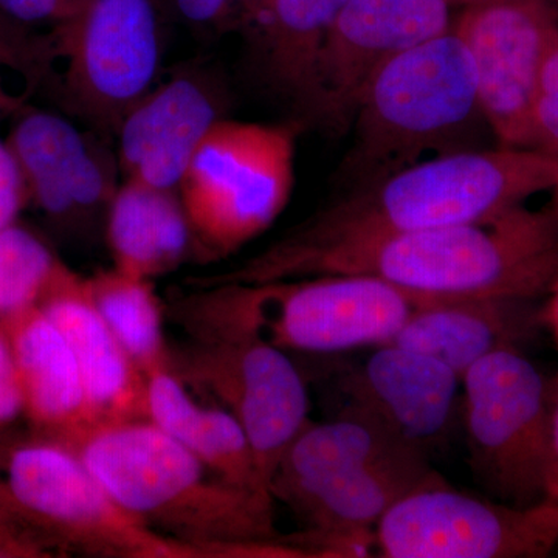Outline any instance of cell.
Wrapping results in <instances>:
<instances>
[{"instance_id": "20", "label": "cell", "mask_w": 558, "mask_h": 558, "mask_svg": "<svg viewBox=\"0 0 558 558\" xmlns=\"http://www.w3.org/2000/svg\"><path fill=\"white\" fill-rule=\"evenodd\" d=\"M403 447L414 446L376 417L348 405L332 421H310L301 429L279 459L270 481L271 495L295 512L332 481Z\"/></svg>"}, {"instance_id": "5", "label": "cell", "mask_w": 558, "mask_h": 558, "mask_svg": "<svg viewBox=\"0 0 558 558\" xmlns=\"http://www.w3.org/2000/svg\"><path fill=\"white\" fill-rule=\"evenodd\" d=\"M484 121L475 70L454 32L400 51L379 70L355 110L354 143L343 171L360 185L416 163L427 150L472 149Z\"/></svg>"}, {"instance_id": "13", "label": "cell", "mask_w": 558, "mask_h": 558, "mask_svg": "<svg viewBox=\"0 0 558 558\" xmlns=\"http://www.w3.org/2000/svg\"><path fill=\"white\" fill-rule=\"evenodd\" d=\"M451 9L447 0H349L318 51L304 117L344 131L374 75L400 51L449 31Z\"/></svg>"}, {"instance_id": "37", "label": "cell", "mask_w": 558, "mask_h": 558, "mask_svg": "<svg viewBox=\"0 0 558 558\" xmlns=\"http://www.w3.org/2000/svg\"><path fill=\"white\" fill-rule=\"evenodd\" d=\"M546 2L550 3L554 9L558 10V0H546Z\"/></svg>"}, {"instance_id": "1", "label": "cell", "mask_w": 558, "mask_h": 558, "mask_svg": "<svg viewBox=\"0 0 558 558\" xmlns=\"http://www.w3.org/2000/svg\"><path fill=\"white\" fill-rule=\"evenodd\" d=\"M365 275L435 299H524L558 278V219L524 205L488 222L381 234L289 255H258L196 286Z\"/></svg>"}, {"instance_id": "3", "label": "cell", "mask_w": 558, "mask_h": 558, "mask_svg": "<svg viewBox=\"0 0 558 558\" xmlns=\"http://www.w3.org/2000/svg\"><path fill=\"white\" fill-rule=\"evenodd\" d=\"M558 185V156L462 149L416 161L329 205L263 250L289 255L381 234L488 222Z\"/></svg>"}, {"instance_id": "23", "label": "cell", "mask_w": 558, "mask_h": 558, "mask_svg": "<svg viewBox=\"0 0 558 558\" xmlns=\"http://www.w3.org/2000/svg\"><path fill=\"white\" fill-rule=\"evenodd\" d=\"M113 269L143 279L163 277L191 255V233L179 191L121 179L106 215Z\"/></svg>"}, {"instance_id": "7", "label": "cell", "mask_w": 558, "mask_h": 558, "mask_svg": "<svg viewBox=\"0 0 558 558\" xmlns=\"http://www.w3.org/2000/svg\"><path fill=\"white\" fill-rule=\"evenodd\" d=\"M0 487L13 512L54 550L106 558L201 557L121 508L60 439L46 436L16 447Z\"/></svg>"}, {"instance_id": "11", "label": "cell", "mask_w": 558, "mask_h": 558, "mask_svg": "<svg viewBox=\"0 0 558 558\" xmlns=\"http://www.w3.org/2000/svg\"><path fill=\"white\" fill-rule=\"evenodd\" d=\"M194 341L172 359V369L238 418L270 488L279 459L310 422V398L299 369L284 349L248 330Z\"/></svg>"}, {"instance_id": "26", "label": "cell", "mask_w": 558, "mask_h": 558, "mask_svg": "<svg viewBox=\"0 0 558 558\" xmlns=\"http://www.w3.org/2000/svg\"><path fill=\"white\" fill-rule=\"evenodd\" d=\"M531 121L532 149L558 156V33L539 69Z\"/></svg>"}, {"instance_id": "9", "label": "cell", "mask_w": 558, "mask_h": 558, "mask_svg": "<svg viewBox=\"0 0 558 558\" xmlns=\"http://www.w3.org/2000/svg\"><path fill=\"white\" fill-rule=\"evenodd\" d=\"M51 53L64 60L62 97L106 134L159 83L163 25L157 0H89L53 28Z\"/></svg>"}, {"instance_id": "32", "label": "cell", "mask_w": 558, "mask_h": 558, "mask_svg": "<svg viewBox=\"0 0 558 558\" xmlns=\"http://www.w3.org/2000/svg\"><path fill=\"white\" fill-rule=\"evenodd\" d=\"M175 9L191 16H202V14H211L222 9H231L234 13H240L245 7L258 2V0H172Z\"/></svg>"}, {"instance_id": "25", "label": "cell", "mask_w": 558, "mask_h": 558, "mask_svg": "<svg viewBox=\"0 0 558 558\" xmlns=\"http://www.w3.org/2000/svg\"><path fill=\"white\" fill-rule=\"evenodd\" d=\"M62 264L31 230L13 226L0 233V325L39 307Z\"/></svg>"}, {"instance_id": "6", "label": "cell", "mask_w": 558, "mask_h": 558, "mask_svg": "<svg viewBox=\"0 0 558 558\" xmlns=\"http://www.w3.org/2000/svg\"><path fill=\"white\" fill-rule=\"evenodd\" d=\"M300 128L229 117L213 124L179 185L194 259L229 258L274 226L295 182Z\"/></svg>"}, {"instance_id": "28", "label": "cell", "mask_w": 558, "mask_h": 558, "mask_svg": "<svg viewBox=\"0 0 558 558\" xmlns=\"http://www.w3.org/2000/svg\"><path fill=\"white\" fill-rule=\"evenodd\" d=\"M0 14L21 27L58 24L68 17L64 0H0Z\"/></svg>"}, {"instance_id": "35", "label": "cell", "mask_w": 558, "mask_h": 558, "mask_svg": "<svg viewBox=\"0 0 558 558\" xmlns=\"http://www.w3.org/2000/svg\"><path fill=\"white\" fill-rule=\"evenodd\" d=\"M550 193H553V202H550L549 211L558 219V185Z\"/></svg>"}, {"instance_id": "29", "label": "cell", "mask_w": 558, "mask_h": 558, "mask_svg": "<svg viewBox=\"0 0 558 558\" xmlns=\"http://www.w3.org/2000/svg\"><path fill=\"white\" fill-rule=\"evenodd\" d=\"M549 465L546 495L558 499V374L549 381Z\"/></svg>"}, {"instance_id": "4", "label": "cell", "mask_w": 558, "mask_h": 558, "mask_svg": "<svg viewBox=\"0 0 558 558\" xmlns=\"http://www.w3.org/2000/svg\"><path fill=\"white\" fill-rule=\"evenodd\" d=\"M446 300L365 275H317L201 286L175 303V319L193 339L248 330L284 351L329 354L388 344L416 312Z\"/></svg>"}, {"instance_id": "12", "label": "cell", "mask_w": 558, "mask_h": 558, "mask_svg": "<svg viewBox=\"0 0 558 558\" xmlns=\"http://www.w3.org/2000/svg\"><path fill=\"white\" fill-rule=\"evenodd\" d=\"M475 70L481 112L505 148L532 149V102L558 10L546 0H476L453 20Z\"/></svg>"}, {"instance_id": "30", "label": "cell", "mask_w": 558, "mask_h": 558, "mask_svg": "<svg viewBox=\"0 0 558 558\" xmlns=\"http://www.w3.org/2000/svg\"><path fill=\"white\" fill-rule=\"evenodd\" d=\"M16 65H20L16 53L10 49L5 40L0 39V117L10 116V113L22 109L24 98L20 97V95L11 94L9 87L5 86V80H3L2 75L3 68H16Z\"/></svg>"}, {"instance_id": "24", "label": "cell", "mask_w": 558, "mask_h": 558, "mask_svg": "<svg viewBox=\"0 0 558 558\" xmlns=\"http://www.w3.org/2000/svg\"><path fill=\"white\" fill-rule=\"evenodd\" d=\"M92 303L143 374L172 365L163 330V310L153 281L117 269L86 277Z\"/></svg>"}, {"instance_id": "31", "label": "cell", "mask_w": 558, "mask_h": 558, "mask_svg": "<svg viewBox=\"0 0 558 558\" xmlns=\"http://www.w3.org/2000/svg\"><path fill=\"white\" fill-rule=\"evenodd\" d=\"M2 193L27 194V191L22 180L20 165L14 159L9 143L0 140V194Z\"/></svg>"}, {"instance_id": "8", "label": "cell", "mask_w": 558, "mask_h": 558, "mask_svg": "<svg viewBox=\"0 0 558 558\" xmlns=\"http://www.w3.org/2000/svg\"><path fill=\"white\" fill-rule=\"evenodd\" d=\"M472 469L499 499L531 506L546 495L549 381L520 348H502L462 376Z\"/></svg>"}, {"instance_id": "34", "label": "cell", "mask_w": 558, "mask_h": 558, "mask_svg": "<svg viewBox=\"0 0 558 558\" xmlns=\"http://www.w3.org/2000/svg\"><path fill=\"white\" fill-rule=\"evenodd\" d=\"M87 2H89V0H64L65 10H68V17L72 16V14H75L76 11L83 9ZM68 17H65V20H68Z\"/></svg>"}, {"instance_id": "36", "label": "cell", "mask_w": 558, "mask_h": 558, "mask_svg": "<svg viewBox=\"0 0 558 558\" xmlns=\"http://www.w3.org/2000/svg\"><path fill=\"white\" fill-rule=\"evenodd\" d=\"M451 7H468L470 3L476 2V0H447Z\"/></svg>"}, {"instance_id": "18", "label": "cell", "mask_w": 558, "mask_h": 558, "mask_svg": "<svg viewBox=\"0 0 558 558\" xmlns=\"http://www.w3.org/2000/svg\"><path fill=\"white\" fill-rule=\"evenodd\" d=\"M524 299L446 300L416 312L389 343L439 360L459 377L481 359L520 341L542 325Z\"/></svg>"}, {"instance_id": "17", "label": "cell", "mask_w": 558, "mask_h": 558, "mask_svg": "<svg viewBox=\"0 0 558 558\" xmlns=\"http://www.w3.org/2000/svg\"><path fill=\"white\" fill-rule=\"evenodd\" d=\"M39 310L78 363L94 425L145 417V374L132 362L92 303L86 277L62 264ZM92 425V427H94Z\"/></svg>"}, {"instance_id": "27", "label": "cell", "mask_w": 558, "mask_h": 558, "mask_svg": "<svg viewBox=\"0 0 558 558\" xmlns=\"http://www.w3.org/2000/svg\"><path fill=\"white\" fill-rule=\"evenodd\" d=\"M24 413V392L5 329L0 326V428Z\"/></svg>"}, {"instance_id": "16", "label": "cell", "mask_w": 558, "mask_h": 558, "mask_svg": "<svg viewBox=\"0 0 558 558\" xmlns=\"http://www.w3.org/2000/svg\"><path fill=\"white\" fill-rule=\"evenodd\" d=\"M459 387L461 377L439 360L391 343L381 344L343 379L349 405L422 450L446 435Z\"/></svg>"}, {"instance_id": "21", "label": "cell", "mask_w": 558, "mask_h": 558, "mask_svg": "<svg viewBox=\"0 0 558 558\" xmlns=\"http://www.w3.org/2000/svg\"><path fill=\"white\" fill-rule=\"evenodd\" d=\"M145 416L220 478L270 492L260 478L252 444L238 418L220 405L197 403L172 365L145 373Z\"/></svg>"}, {"instance_id": "2", "label": "cell", "mask_w": 558, "mask_h": 558, "mask_svg": "<svg viewBox=\"0 0 558 558\" xmlns=\"http://www.w3.org/2000/svg\"><path fill=\"white\" fill-rule=\"evenodd\" d=\"M62 442L121 508L201 557H310L277 531L270 492L220 478L148 418L94 425Z\"/></svg>"}, {"instance_id": "14", "label": "cell", "mask_w": 558, "mask_h": 558, "mask_svg": "<svg viewBox=\"0 0 558 558\" xmlns=\"http://www.w3.org/2000/svg\"><path fill=\"white\" fill-rule=\"evenodd\" d=\"M227 90L211 70L186 65L140 98L117 131L121 179L179 191L202 138L226 116Z\"/></svg>"}, {"instance_id": "10", "label": "cell", "mask_w": 558, "mask_h": 558, "mask_svg": "<svg viewBox=\"0 0 558 558\" xmlns=\"http://www.w3.org/2000/svg\"><path fill=\"white\" fill-rule=\"evenodd\" d=\"M558 546V499L512 506L436 476L400 498L374 529L387 558H543Z\"/></svg>"}, {"instance_id": "33", "label": "cell", "mask_w": 558, "mask_h": 558, "mask_svg": "<svg viewBox=\"0 0 558 558\" xmlns=\"http://www.w3.org/2000/svg\"><path fill=\"white\" fill-rule=\"evenodd\" d=\"M549 300L546 306L539 311V322L553 333L558 344V278L549 289Z\"/></svg>"}, {"instance_id": "22", "label": "cell", "mask_w": 558, "mask_h": 558, "mask_svg": "<svg viewBox=\"0 0 558 558\" xmlns=\"http://www.w3.org/2000/svg\"><path fill=\"white\" fill-rule=\"evenodd\" d=\"M349 0H258L240 11L256 62L271 89L301 108L326 35Z\"/></svg>"}, {"instance_id": "19", "label": "cell", "mask_w": 558, "mask_h": 558, "mask_svg": "<svg viewBox=\"0 0 558 558\" xmlns=\"http://www.w3.org/2000/svg\"><path fill=\"white\" fill-rule=\"evenodd\" d=\"M24 392V413L49 438L70 440L94 425L72 349L39 307L3 323Z\"/></svg>"}, {"instance_id": "15", "label": "cell", "mask_w": 558, "mask_h": 558, "mask_svg": "<svg viewBox=\"0 0 558 558\" xmlns=\"http://www.w3.org/2000/svg\"><path fill=\"white\" fill-rule=\"evenodd\" d=\"M27 199L57 222L108 215L121 183L117 153L64 117L22 110L9 140Z\"/></svg>"}]
</instances>
